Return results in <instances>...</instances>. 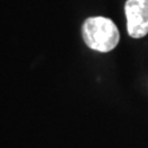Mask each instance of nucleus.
<instances>
[{
	"instance_id": "obj_1",
	"label": "nucleus",
	"mask_w": 148,
	"mask_h": 148,
	"mask_svg": "<svg viewBox=\"0 0 148 148\" xmlns=\"http://www.w3.org/2000/svg\"><path fill=\"white\" fill-rule=\"evenodd\" d=\"M82 37L89 48L101 53H108L117 46L120 42V32L111 19L92 16L84 22Z\"/></svg>"
},
{
	"instance_id": "obj_2",
	"label": "nucleus",
	"mask_w": 148,
	"mask_h": 148,
	"mask_svg": "<svg viewBox=\"0 0 148 148\" xmlns=\"http://www.w3.org/2000/svg\"><path fill=\"white\" fill-rule=\"evenodd\" d=\"M127 33L133 38L148 34V0H127L125 3Z\"/></svg>"
}]
</instances>
